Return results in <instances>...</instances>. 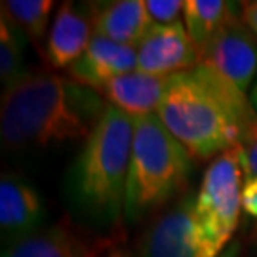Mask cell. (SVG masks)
Instances as JSON below:
<instances>
[{"label": "cell", "mask_w": 257, "mask_h": 257, "mask_svg": "<svg viewBox=\"0 0 257 257\" xmlns=\"http://www.w3.org/2000/svg\"><path fill=\"white\" fill-rule=\"evenodd\" d=\"M107 107L95 90L69 76L27 73L2 93V143L23 151L86 139Z\"/></svg>", "instance_id": "obj_1"}, {"label": "cell", "mask_w": 257, "mask_h": 257, "mask_svg": "<svg viewBox=\"0 0 257 257\" xmlns=\"http://www.w3.org/2000/svg\"><path fill=\"white\" fill-rule=\"evenodd\" d=\"M158 118L193 158L211 160L236 149L257 122L246 92L206 65L170 78Z\"/></svg>", "instance_id": "obj_2"}, {"label": "cell", "mask_w": 257, "mask_h": 257, "mask_svg": "<svg viewBox=\"0 0 257 257\" xmlns=\"http://www.w3.org/2000/svg\"><path fill=\"white\" fill-rule=\"evenodd\" d=\"M134 132V116L109 105L67 174L71 208L95 230L118 229L124 219Z\"/></svg>", "instance_id": "obj_3"}, {"label": "cell", "mask_w": 257, "mask_h": 257, "mask_svg": "<svg viewBox=\"0 0 257 257\" xmlns=\"http://www.w3.org/2000/svg\"><path fill=\"white\" fill-rule=\"evenodd\" d=\"M124 221L139 223L189 193L193 155L168 132L158 114L136 116Z\"/></svg>", "instance_id": "obj_4"}, {"label": "cell", "mask_w": 257, "mask_h": 257, "mask_svg": "<svg viewBox=\"0 0 257 257\" xmlns=\"http://www.w3.org/2000/svg\"><path fill=\"white\" fill-rule=\"evenodd\" d=\"M242 156L230 149L211 160L194 198L200 257H219L238 227L242 210Z\"/></svg>", "instance_id": "obj_5"}, {"label": "cell", "mask_w": 257, "mask_h": 257, "mask_svg": "<svg viewBox=\"0 0 257 257\" xmlns=\"http://www.w3.org/2000/svg\"><path fill=\"white\" fill-rule=\"evenodd\" d=\"M194 198L187 193L149 223L139 240V257H200Z\"/></svg>", "instance_id": "obj_6"}, {"label": "cell", "mask_w": 257, "mask_h": 257, "mask_svg": "<svg viewBox=\"0 0 257 257\" xmlns=\"http://www.w3.org/2000/svg\"><path fill=\"white\" fill-rule=\"evenodd\" d=\"M198 55L200 65H206L242 92L248 90L257 73L255 35L242 19L229 23Z\"/></svg>", "instance_id": "obj_7"}, {"label": "cell", "mask_w": 257, "mask_h": 257, "mask_svg": "<svg viewBox=\"0 0 257 257\" xmlns=\"http://www.w3.org/2000/svg\"><path fill=\"white\" fill-rule=\"evenodd\" d=\"M138 71L153 76H175L200 63L198 50L189 37L183 21L172 25H153L138 44Z\"/></svg>", "instance_id": "obj_8"}, {"label": "cell", "mask_w": 257, "mask_h": 257, "mask_svg": "<svg viewBox=\"0 0 257 257\" xmlns=\"http://www.w3.org/2000/svg\"><path fill=\"white\" fill-rule=\"evenodd\" d=\"M46 208L35 187L18 177L4 174L0 179V232L6 244L27 238L44 229Z\"/></svg>", "instance_id": "obj_9"}, {"label": "cell", "mask_w": 257, "mask_h": 257, "mask_svg": "<svg viewBox=\"0 0 257 257\" xmlns=\"http://www.w3.org/2000/svg\"><path fill=\"white\" fill-rule=\"evenodd\" d=\"M110 248V240H90L67 223H55L6 246L2 257H101Z\"/></svg>", "instance_id": "obj_10"}, {"label": "cell", "mask_w": 257, "mask_h": 257, "mask_svg": "<svg viewBox=\"0 0 257 257\" xmlns=\"http://www.w3.org/2000/svg\"><path fill=\"white\" fill-rule=\"evenodd\" d=\"M93 37L88 4L76 8L73 2H63L55 14L42 57L50 69H69L86 52Z\"/></svg>", "instance_id": "obj_11"}, {"label": "cell", "mask_w": 257, "mask_h": 257, "mask_svg": "<svg viewBox=\"0 0 257 257\" xmlns=\"http://www.w3.org/2000/svg\"><path fill=\"white\" fill-rule=\"evenodd\" d=\"M134 71H138V50L103 37H93L86 52L67 69L69 78L97 93L116 76Z\"/></svg>", "instance_id": "obj_12"}, {"label": "cell", "mask_w": 257, "mask_h": 257, "mask_svg": "<svg viewBox=\"0 0 257 257\" xmlns=\"http://www.w3.org/2000/svg\"><path fill=\"white\" fill-rule=\"evenodd\" d=\"M92 14L93 35L112 40L122 46L138 48V44L153 27L145 2L116 0L107 4H88Z\"/></svg>", "instance_id": "obj_13"}, {"label": "cell", "mask_w": 257, "mask_h": 257, "mask_svg": "<svg viewBox=\"0 0 257 257\" xmlns=\"http://www.w3.org/2000/svg\"><path fill=\"white\" fill-rule=\"evenodd\" d=\"M170 78L134 71L110 80L99 95H103L109 105L124 110L134 118L156 114L170 86Z\"/></svg>", "instance_id": "obj_14"}, {"label": "cell", "mask_w": 257, "mask_h": 257, "mask_svg": "<svg viewBox=\"0 0 257 257\" xmlns=\"http://www.w3.org/2000/svg\"><path fill=\"white\" fill-rule=\"evenodd\" d=\"M236 19H240V2L236 4L229 0H185L183 25L198 54Z\"/></svg>", "instance_id": "obj_15"}, {"label": "cell", "mask_w": 257, "mask_h": 257, "mask_svg": "<svg viewBox=\"0 0 257 257\" xmlns=\"http://www.w3.org/2000/svg\"><path fill=\"white\" fill-rule=\"evenodd\" d=\"M0 6L2 18L19 29L37 48L42 46L50 14L54 10L52 0H4Z\"/></svg>", "instance_id": "obj_16"}, {"label": "cell", "mask_w": 257, "mask_h": 257, "mask_svg": "<svg viewBox=\"0 0 257 257\" xmlns=\"http://www.w3.org/2000/svg\"><path fill=\"white\" fill-rule=\"evenodd\" d=\"M25 40L27 38L19 29L14 27L8 19L0 18V80L4 90L27 74L23 69Z\"/></svg>", "instance_id": "obj_17"}, {"label": "cell", "mask_w": 257, "mask_h": 257, "mask_svg": "<svg viewBox=\"0 0 257 257\" xmlns=\"http://www.w3.org/2000/svg\"><path fill=\"white\" fill-rule=\"evenodd\" d=\"M153 25H172L179 21L185 2L181 0H147L145 2Z\"/></svg>", "instance_id": "obj_18"}, {"label": "cell", "mask_w": 257, "mask_h": 257, "mask_svg": "<svg viewBox=\"0 0 257 257\" xmlns=\"http://www.w3.org/2000/svg\"><path fill=\"white\" fill-rule=\"evenodd\" d=\"M240 156H242V168L248 177H257V122H253L246 136L240 141Z\"/></svg>", "instance_id": "obj_19"}, {"label": "cell", "mask_w": 257, "mask_h": 257, "mask_svg": "<svg viewBox=\"0 0 257 257\" xmlns=\"http://www.w3.org/2000/svg\"><path fill=\"white\" fill-rule=\"evenodd\" d=\"M242 208L257 219V177H248L242 189Z\"/></svg>", "instance_id": "obj_20"}, {"label": "cell", "mask_w": 257, "mask_h": 257, "mask_svg": "<svg viewBox=\"0 0 257 257\" xmlns=\"http://www.w3.org/2000/svg\"><path fill=\"white\" fill-rule=\"evenodd\" d=\"M240 19L257 37V0H253V2H240Z\"/></svg>", "instance_id": "obj_21"}, {"label": "cell", "mask_w": 257, "mask_h": 257, "mask_svg": "<svg viewBox=\"0 0 257 257\" xmlns=\"http://www.w3.org/2000/svg\"><path fill=\"white\" fill-rule=\"evenodd\" d=\"M105 257H128V255L124 253V249H120V248H116V246H114V248L109 249V253H107Z\"/></svg>", "instance_id": "obj_22"}, {"label": "cell", "mask_w": 257, "mask_h": 257, "mask_svg": "<svg viewBox=\"0 0 257 257\" xmlns=\"http://www.w3.org/2000/svg\"><path fill=\"white\" fill-rule=\"evenodd\" d=\"M249 101H251L253 110H255V114H257V82L253 84V90H251V97H249Z\"/></svg>", "instance_id": "obj_23"}]
</instances>
